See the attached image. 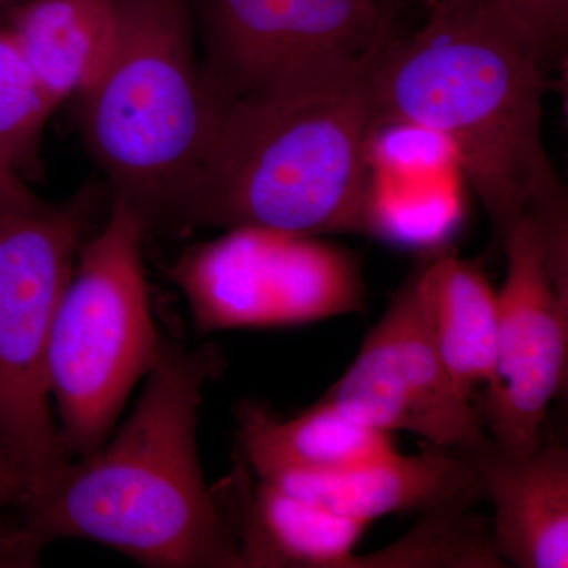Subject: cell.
<instances>
[{"instance_id": "obj_19", "label": "cell", "mask_w": 568, "mask_h": 568, "mask_svg": "<svg viewBox=\"0 0 568 568\" xmlns=\"http://www.w3.org/2000/svg\"><path fill=\"white\" fill-rule=\"evenodd\" d=\"M28 183L21 181L18 175L10 173L0 163V209H17V211H33L43 205Z\"/></svg>"}, {"instance_id": "obj_1", "label": "cell", "mask_w": 568, "mask_h": 568, "mask_svg": "<svg viewBox=\"0 0 568 568\" xmlns=\"http://www.w3.org/2000/svg\"><path fill=\"white\" fill-rule=\"evenodd\" d=\"M425 24L372 69L377 121L439 136L473 183L504 250L532 213L568 230L567 194L541 136L548 65L503 0H433Z\"/></svg>"}, {"instance_id": "obj_5", "label": "cell", "mask_w": 568, "mask_h": 568, "mask_svg": "<svg viewBox=\"0 0 568 568\" xmlns=\"http://www.w3.org/2000/svg\"><path fill=\"white\" fill-rule=\"evenodd\" d=\"M148 220L112 197L104 226L82 244L55 310L47 373L70 458L103 446L126 399L159 361L144 271Z\"/></svg>"}, {"instance_id": "obj_10", "label": "cell", "mask_w": 568, "mask_h": 568, "mask_svg": "<svg viewBox=\"0 0 568 568\" xmlns=\"http://www.w3.org/2000/svg\"><path fill=\"white\" fill-rule=\"evenodd\" d=\"M503 252L495 375L474 406L497 447L525 454L544 440L549 406L567 390L568 297L549 272L532 213L515 224Z\"/></svg>"}, {"instance_id": "obj_7", "label": "cell", "mask_w": 568, "mask_h": 568, "mask_svg": "<svg viewBox=\"0 0 568 568\" xmlns=\"http://www.w3.org/2000/svg\"><path fill=\"white\" fill-rule=\"evenodd\" d=\"M170 275L203 334L321 323L366 304L357 256L320 235L271 227L224 230L185 250Z\"/></svg>"}, {"instance_id": "obj_22", "label": "cell", "mask_w": 568, "mask_h": 568, "mask_svg": "<svg viewBox=\"0 0 568 568\" xmlns=\"http://www.w3.org/2000/svg\"><path fill=\"white\" fill-rule=\"evenodd\" d=\"M0 466H10V467H13V469H14V466L11 465L10 458L7 457L6 450H3L2 446H0ZM17 473H18V470H17Z\"/></svg>"}, {"instance_id": "obj_13", "label": "cell", "mask_w": 568, "mask_h": 568, "mask_svg": "<svg viewBox=\"0 0 568 568\" xmlns=\"http://www.w3.org/2000/svg\"><path fill=\"white\" fill-rule=\"evenodd\" d=\"M260 478L313 506L366 525L388 515H424L478 487L457 450L437 447L410 457L395 452L345 469L283 470Z\"/></svg>"}, {"instance_id": "obj_18", "label": "cell", "mask_w": 568, "mask_h": 568, "mask_svg": "<svg viewBox=\"0 0 568 568\" xmlns=\"http://www.w3.org/2000/svg\"><path fill=\"white\" fill-rule=\"evenodd\" d=\"M536 41L547 65L566 59L568 0H503Z\"/></svg>"}, {"instance_id": "obj_20", "label": "cell", "mask_w": 568, "mask_h": 568, "mask_svg": "<svg viewBox=\"0 0 568 568\" xmlns=\"http://www.w3.org/2000/svg\"><path fill=\"white\" fill-rule=\"evenodd\" d=\"M26 491L24 481L17 473V469L10 466H0V506L9 503H20L24 506Z\"/></svg>"}, {"instance_id": "obj_16", "label": "cell", "mask_w": 568, "mask_h": 568, "mask_svg": "<svg viewBox=\"0 0 568 568\" xmlns=\"http://www.w3.org/2000/svg\"><path fill=\"white\" fill-rule=\"evenodd\" d=\"M429 323L452 381L476 402L495 375L499 302L480 265L455 253L422 261Z\"/></svg>"}, {"instance_id": "obj_2", "label": "cell", "mask_w": 568, "mask_h": 568, "mask_svg": "<svg viewBox=\"0 0 568 568\" xmlns=\"http://www.w3.org/2000/svg\"><path fill=\"white\" fill-rule=\"evenodd\" d=\"M224 365L219 347L164 338L125 424L26 504L0 551L31 562L51 541L82 538L153 568H241L197 454L205 386Z\"/></svg>"}, {"instance_id": "obj_9", "label": "cell", "mask_w": 568, "mask_h": 568, "mask_svg": "<svg viewBox=\"0 0 568 568\" xmlns=\"http://www.w3.org/2000/svg\"><path fill=\"white\" fill-rule=\"evenodd\" d=\"M205 74L223 104L395 39L383 0H197Z\"/></svg>"}, {"instance_id": "obj_4", "label": "cell", "mask_w": 568, "mask_h": 568, "mask_svg": "<svg viewBox=\"0 0 568 568\" xmlns=\"http://www.w3.org/2000/svg\"><path fill=\"white\" fill-rule=\"evenodd\" d=\"M119 41L82 99V133L149 227L171 224L192 192L224 104L194 47L190 0H115Z\"/></svg>"}, {"instance_id": "obj_6", "label": "cell", "mask_w": 568, "mask_h": 568, "mask_svg": "<svg viewBox=\"0 0 568 568\" xmlns=\"http://www.w3.org/2000/svg\"><path fill=\"white\" fill-rule=\"evenodd\" d=\"M97 209L95 189L61 205L0 209V446L24 481V506L71 459L52 414L48 345Z\"/></svg>"}, {"instance_id": "obj_8", "label": "cell", "mask_w": 568, "mask_h": 568, "mask_svg": "<svg viewBox=\"0 0 568 568\" xmlns=\"http://www.w3.org/2000/svg\"><path fill=\"white\" fill-rule=\"evenodd\" d=\"M317 402L379 432H406L426 446L466 450L487 439L476 406L437 351L422 263L392 294L345 373Z\"/></svg>"}, {"instance_id": "obj_14", "label": "cell", "mask_w": 568, "mask_h": 568, "mask_svg": "<svg viewBox=\"0 0 568 568\" xmlns=\"http://www.w3.org/2000/svg\"><path fill=\"white\" fill-rule=\"evenodd\" d=\"M3 21L58 106L100 81L121 28L115 0H24Z\"/></svg>"}, {"instance_id": "obj_3", "label": "cell", "mask_w": 568, "mask_h": 568, "mask_svg": "<svg viewBox=\"0 0 568 568\" xmlns=\"http://www.w3.org/2000/svg\"><path fill=\"white\" fill-rule=\"evenodd\" d=\"M377 52L224 104L173 226L386 235L372 182Z\"/></svg>"}, {"instance_id": "obj_11", "label": "cell", "mask_w": 568, "mask_h": 568, "mask_svg": "<svg viewBox=\"0 0 568 568\" xmlns=\"http://www.w3.org/2000/svg\"><path fill=\"white\" fill-rule=\"evenodd\" d=\"M495 508L491 532L507 567H568V448L544 440L510 454L487 436L458 450Z\"/></svg>"}, {"instance_id": "obj_12", "label": "cell", "mask_w": 568, "mask_h": 568, "mask_svg": "<svg viewBox=\"0 0 568 568\" xmlns=\"http://www.w3.org/2000/svg\"><path fill=\"white\" fill-rule=\"evenodd\" d=\"M212 489L241 568H353L369 526L290 495L244 462Z\"/></svg>"}, {"instance_id": "obj_23", "label": "cell", "mask_w": 568, "mask_h": 568, "mask_svg": "<svg viewBox=\"0 0 568 568\" xmlns=\"http://www.w3.org/2000/svg\"><path fill=\"white\" fill-rule=\"evenodd\" d=\"M429 2H433V0H425L426 6H428Z\"/></svg>"}, {"instance_id": "obj_21", "label": "cell", "mask_w": 568, "mask_h": 568, "mask_svg": "<svg viewBox=\"0 0 568 568\" xmlns=\"http://www.w3.org/2000/svg\"><path fill=\"white\" fill-rule=\"evenodd\" d=\"M24 0H0V20L7 17L14 7L20 6Z\"/></svg>"}, {"instance_id": "obj_17", "label": "cell", "mask_w": 568, "mask_h": 568, "mask_svg": "<svg viewBox=\"0 0 568 568\" xmlns=\"http://www.w3.org/2000/svg\"><path fill=\"white\" fill-rule=\"evenodd\" d=\"M58 108L0 20V163L26 183L43 179L41 142Z\"/></svg>"}, {"instance_id": "obj_15", "label": "cell", "mask_w": 568, "mask_h": 568, "mask_svg": "<svg viewBox=\"0 0 568 568\" xmlns=\"http://www.w3.org/2000/svg\"><path fill=\"white\" fill-rule=\"evenodd\" d=\"M235 416L242 462L256 477L283 470L345 469L396 452L394 435L361 424L323 402L286 420L260 403L242 402Z\"/></svg>"}]
</instances>
